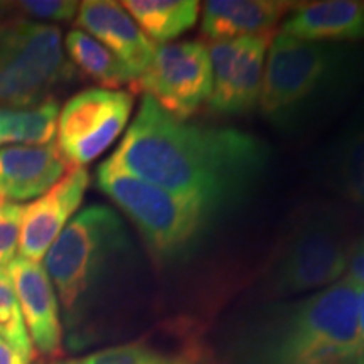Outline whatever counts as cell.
<instances>
[{
  "label": "cell",
  "mask_w": 364,
  "mask_h": 364,
  "mask_svg": "<svg viewBox=\"0 0 364 364\" xmlns=\"http://www.w3.org/2000/svg\"><path fill=\"white\" fill-rule=\"evenodd\" d=\"M268 147L238 129L191 124L144 95L112 159L139 179L220 215L243 201L268 166Z\"/></svg>",
  "instance_id": "cell-1"
},
{
  "label": "cell",
  "mask_w": 364,
  "mask_h": 364,
  "mask_svg": "<svg viewBox=\"0 0 364 364\" xmlns=\"http://www.w3.org/2000/svg\"><path fill=\"white\" fill-rule=\"evenodd\" d=\"M359 287L339 280L321 292L280 307L253 332L250 364H354Z\"/></svg>",
  "instance_id": "cell-2"
},
{
  "label": "cell",
  "mask_w": 364,
  "mask_h": 364,
  "mask_svg": "<svg viewBox=\"0 0 364 364\" xmlns=\"http://www.w3.org/2000/svg\"><path fill=\"white\" fill-rule=\"evenodd\" d=\"M127 228L112 208L95 204L80 211L44 257V270L56 290L66 326L81 321L91 299L118 267L132 257Z\"/></svg>",
  "instance_id": "cell-3"
},
{
  "label": "cell",
  "mask_w": 364,
  "mask_h": 364,
  "mask_svg": "<svg viewBox=\"0 0 364 364\" xmlns=\"http://www.w3.org/2000/svg\"><path fill=\"white\" fill-rule=\"evenodd\" d=\"M351 58L339 43L273 36L268 48L258 107L282 129L309 120L331 102L348 80Z\"/></svg>",
  "instance_id": "cell-4"
},
{
  "label": "cell",
  "mask_w": 364,
  "mask_h": 364,
  "mask_svg": "<svg viewBox=\"0 0 364 364\" xmlns=\"http://www.w3.org/2000/svg\"><path fill=\"white\" fill-rule=\"evenodd\" d=\"M97 186L134 223L149 252L162 263L193 252L218 216L201 203L139 179L112 157L97 169Z\"/></svg>",
  "instance_id": "cell-5"
},
{
  "label": "cell",
  "mask_w": 364,
  "mask_h": 364,
  "mask_svg": "<svg viewBox=\"0 0 364 364\" xmlns=\"http://www.w3.org/2000/svg\"><path fill=\"white\" fill-rule=\"evenodd\" d=\"M76 70L59 27L27 19L0 21V105L26 108L53 100Z\"/></svg>",
  "instance_id": "cell-6"
},
{
  "label": "cell",
  "mask_w": 364,
  "mask_h": 364,
  "mask_svg": "<svg viewBox=\"0 0 364 364\" xmlns=\"http://www.w3.org/2000/svg\"><path fill=\"white\" fill-rule=\"evenodd\" d=\"M351 247L339 223L316 215L295 228L272 263L273 292L290 295L326 289L348 270Z\"/></svg>",
  "instance_id": "cell-7"
},
{
  "label": "cell",
  "mask_w": 364,
  "mask_h": 364,
  "mask_svg": "<svg viewBox=\"0 0 364 364\" xmlns=\"http://www.w3.org/2000/svg\"><path fill=\"white\" fill-rule=\"evenodd\" d=\"M134 110L127 90L80 91L59 110L58 149L70 167H85L98 159L125 130Z\"/></svg>",
  "instance_id": "cell-8"
},
{
  "label": "cell",
  "mask_w": 364,
  "mask_h": 364,
  "mask_svg": "<svg viewBox=\"0 0 364 364\" xmlns=\"http://www.w3.org/2000/svg\"><path fill=\"white\" fill-rule=\"evenodd\" d=\"M172 117L188 120L209 102L213 70L208 46L199 41L157 46L147 70L132 83Z\"/></svg>",
  "instance_id": "cell-9"
},
{
  "label": "cell",
  "mask_w": 364,
  "mask_h": 364,
  "mask_svg": "<svg viewBox=\"0 0 364 364\" xmlns=\"http://www.w3.org/2000/svg\"><path fill=\"white\" fill-rule=\"evenodd\" d=\"M273 34L213 41L208 46L213 70L209 108L220 115H243L258 105L263 70Z\"/></svg>",
  "instance_id": "cell-10"
},
{
  "label": "cell",
  "mask_w": 364,
  "mask_h": 364,
  "mask_svg": "<svg viewBox=\"0 0 364 364\" xmlns=\"http://www.w3.org/2000/svg\"><path fill=\"white\" fill-rule=\"evenodd\" d=\"M90 184L85 167L68 171L48 193L24 206L19 238L22 258L38 263L71 221Z\"/></svg>",
  "instance_id": "cell-11"
},
{
  "label": "cell",
  "mask_w": 364,
  "mask_h": 364,
  "mask_svg": "<svg viewBox=\"0 0 364 364\" xmlns=\"http://www.w3.org/2000/svg\"><path fill=\"white\" fill-rule=\"evenodd\" d=\"M33 348L46 358L63 354V324L56 290L44 267L16 257L7 267Z\"/></svg>",
  "instance_id": "cell-12"
},
{
  "label": "cell",
  "mask_w": 364,
  "mask_h": 364,
  "mask_svg": "<svg viewBox=\"0 0 364 364\" xmlns=\"http://www.w3.org/2000/svg\"><path fill=\"white\" fill-rule=\"evenodd\" d=\"M76 26L120 59L134 78L147 70L157 46L142 33L120 2L86 0L80 4Z\"/></svg>",
  "instance_id": "cell-13"
},
{
  "label": "cell",
  "mask_w": 364,
  "mask_h": 364,
  "mask_svg": "<svg viewBox=\"0 0 364 364\" xmlns=\"http://www.w3.org/2000/svg\"><path fill=\"white\" fill-rule=\"evenodd\" d=\"M56 144L0 147V194L12 201L41 198L68 172Z\"/></svg>",
  "instance_id": "cell-14"
},
{
  "label": "cell",
  "mask_w": 364,
  "mask_h": 364,
  "mask_svg": "<svg viewBox=\"0 0 364 364\" xmlns=\"http://www.w3.org/2000/svg\"><path fill=\"white\" fill-rule=\"evenodd\" d=\"M280 34L314 43H343L364 38L363 0L295 4L282 21Z\"/></svg>",
  "instance_id": "cell-15"
},
{
  "label": "cell",
  "mask_w": 364,
  "mask_h": 364,
  "mask_svg": "<svg viewBox=\"0 0 364 364\" xmlns=\"http://www.w3.org/2000/svg\"><path fill=\"white\" fill-rule=\"evenodd\" d=\"M294 6L280 0H209L203 11V36L213 43L273 34Z\"/></svg>",
  "instance_id": "cell-16"
},
{
  "label": "cell",
  "mask_w": 364,
  "mask_h": 364,
  "mask_svg": "<svg viewBox=\"0 0 364 364\" xmlns=\"http://www.w3.org/2000/svg\"><path fill=\"white\" fill-rule=\"evenodd\" d=\"M122 6L152 43H169L188 33L201 9L196 0H127Z\"/></svg>",
  "instance_id": "cell-17"
},
{
  "label": "cell",
  "mask_w": 364,
  "mask_h": 364,
  "mask_svg": "<svg viewBox=\"0 0 364 364\" xmlns=\"http://www.w3.org/2000/svg\"><path fill=\"white\" fill-rule=\"evenodd\" d=\"M61 364H209L201 344L181 341L172 346H159L139 341L102 349L90 356Z\"/></svg>",
  "instance_id": "cell-18"
},
{
  "label": "cell",
  "mask_w": 364,
  "mask_h": 364,
  "mask_svg": "<svg viewBox=\"0 0 364 364\" xmlns=\"http://www.w3.org/2000/svg\"><path fill=\"white\" fill-rule=\"evenodd\" d=\"M65 51L70 56L73 66L78 68L83 75L102 88L120 90L122 86L135 81L129 68L85 31L73 29L68 33Z\"/></svg>",
  "instance_id": "cell-19"
},
{
  "label": "cell",
  "mask_w": 364,
  "mask_h": 364,
  "mask_svg": "<svg viewBox=\"0 0 364 364\" xmlns=\"http://www.w3.org/2000/svg\"><path fill=\"white\" fill-rule=\"evenodd\" d=\"M58 118L59 103L54 98L26 108L0 105V147L51 144L58 130Z\"/></svg>",
  "instance_id": "cell-20"
},
{
  "label": "cell",
  "mask_w": 364,
  "mask_h": 364,
  "mask_svg": "<svg viewBox=\"0 0 364 364\" xmlns=\"http://www.w3.org/2000/svg\"><path fill=\"white\" fill-rule=\"evenodd\" d=\"M331 182L349 203L364 209V127L348 132L332 149Z\"/></svg>",
  "instance_id": "cell-21"
},
{
  "label": "cell",
  "mask_w": 364,
  "mask_h": 364,
  "mask_svg": "<svg viewBox=\"0 0 364 364\" xmlns=\"http://www.w3.org/2000/svg\"><path fill=\"white\" fill-rule=\"evenodd\" d=\"M0 339L29 361L34 358L33 343L7 268H0Z\"/></svg>",
  "instance_id": "cell-22"
},
{
  "label": "cell",
  "mask_w": 364,
  "mask_h": 364,
  "mask_svg": "<svg viewBox=\"0 0 364 364\" xmlns=\"http://www.w3.org/2000/svg\"><path fill=\"white\" fill-rule=\"evenodd\" d=\"M17 17L33 22H71L76 19L80 2L73 0H22L14 2Z\"/></svg>",
  "instance_id": "cell-23"
},
{
  "label": "cell",
  "mask_w": 364,
  "mask_h": 364,
  "mask_svg": "<svg viewBox=\"0 0 364 364\" xmlns=\"http://www.w3.org/2000/svg\"><path fill=\"white\" fill-rule=\"evenodd\" d=\"M22 213L19 203H6L0 208V268H7L19 248Z\"/></svg>",
  "instance_id": "cell-24"
},
{
  "label": "cell",
  "mask_w": 364,
  "mask_h": 364,
  "mask_svg": "<svg viewBox=\"0 0 364 364\" xmlns=\"http://www.w3.org/2000/svg\"><path fill=\"white\" fill-rule=\"evenodd\" d=\"M346 280H349L359 289L364 287V241H361L356 248H353L348 270H346Z\"/></svg>",
  "instance_id": "cell-25"
},
{
  "label": "cell",
  "mask_w": 364,
  "mask_h": 364,
  "mask_svg": "<svg viewBox=\"0 0 364 364\" xmlns=\"http://www.w3.org/2000/svg\"><path fill=\"white\" fill-rule=\"evenodd\" d=\"M0 364H29V359L0 339Z\"/></svg>",
  "instance_id": "cell-26"
},
{
  "label": "cell",
  "mask_w": 364,
  "mask_h": 364,
  "mask_svg": "<svg viewBox=\"0 0 364 364\" xmlns=\"http://www.w3.org/2000/svg\"><path fill=\"white\" fill-rule=\"evenodd\" d=\"M358 341H359V353H361V351H364V287H361V289H359Z\"/></svg>",
  "instance_id": "cell-27"
},
{
  "label": "cell",
  "mask_w": 364,
  "mask_h": 364,
  "mask_svg": "<svg viewBox=\"0 0 364 364\" xmlns=\"http://www.w3.org/2000/svg\"><path fill=\"white\" fill-rule=\"evenodd\" d=\"M14 14H16L14 2H0V21L14 19Z\"/></svg>",
  "instance_id": "cell-28"
},
{
  "label": "cell",
  "mask_w": 364,
  "mask_h": 364,
  "mask_svg": "<svg viewBox=\"0 0 364 364\" xmlns=\"http://www.w3.org/2000/svg\"><path fill=\"white\" fill-rule=\"evenodd\" d=\"M354 364H364V351L358 354V358H356V361H354Z\"/></svg>",
  "instance_id": "cell-29"
},
{
  "label": "cell",
  "mask_w": 364,
  "mask_h": 364,
  "mask_svg": "<svg viewBox=\"0 0 364 364\" xmlns=\"http://www.w3.org/2000/svg\"><path fill=\"white\" fill-rule=\"evenodd\" d=\"M6 203H7V201H6V198H4V196L0 194V208H2L4 204H6Z\"/></svg>",
  "instance_id": "cell-30"
},
{
  "label": "cell",
  "mask_w": 364,
  "mask_h": 364,
  "mask_svg": "<svg viewBox=\"0 0 364 364\" xmlns=\"http://www.w3.org/2000/svg\"><path fill=\"white\" fill-rule=\"evenodd\" d=\"M54 364H61V363H54Z\"/></svg>",
  "instance_id": "cell-31"
}]
</instances>
